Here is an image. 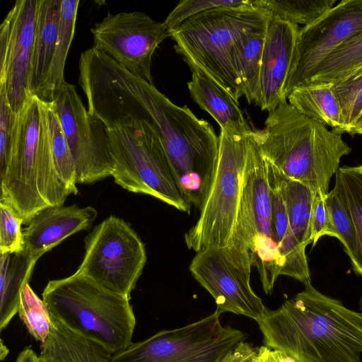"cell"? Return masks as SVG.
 Here are the masks:
<instances>
[{
	"label": "cell",
	"mask_w": 362,
	"mask_h": 362,
	"mask_svg": "<svg viewBox=\"0 0 362 362\" xmlns=\"http://www.w3.org/2000/svg\"><path fill=\"white\" fill-rule=\"evenodd\" d=\"M0 182V201L11 206L23 224L47 207L63 205L71 194L54 164L47 103L35 95L16 114L10 158Z\"/></svg>",
	"instance_id": "4"
},
{
	"label": "cell",
	"mask_w": 362,
	"mask_h": 362,
	"mask_svg": "<svg viewBox=\"0 0 362 362\" xmlns=\"http://www.w3.org/2000/svg\"><path fill=\"white\" fill-rule=\"evenodd\" d=\"M254 0H182L163 22L169 31L187 19L204 11L218 7L252 4Z\"/></svg>",
	"instance_id": "35"
},
{
	"label": "cell",
	"mask_w": 362,
	"mask_h": 362,
	"mask_svg": "<svg viewBox=\"0 0 362 362\" xmlns=\"http://www.w3.org/2000/svg\"><path fill=\"white\" fill-rule=\"evenodd\" d=\"M264 345L258 347L257 354L252 358L251 362H264Z\"/></svg>",
	"instance_id": "42"
},
{
	"label": "cell",
	"mask_w": 362,
	"mask_h": 362,
	"mask_svg": "<svg viewBox=\"0 0 362 362\" xmlns=\"http://www.w3.org/2000/svg\"><path fill=\"white\" fill-rule=\"evenodd\" d=\"M16 362H39L38 356L33 349L28 347L19 354Z\"/></svg>",
	"instance_id": "41"
},
{
	"label": "cell",
	"mask_w": 362,
	"mask_h": 362,
	"mask_svg": "<svg viewBox=\"0 0 362 362\" xmlns=\"http://www.w3.org/2000/svg\"><path fill=\"white\" fill-rule=\"evenodd\" d=\"M216 311L182 327L163 330L132 343L112 356V362H220L247 334L223 326Z\"/></svg>",
	"instance_id": "10"
},
{
	"label": "cell",
	"mask_w": 362,
	"mask_h": 362,
	"mask_svg": "<svg viewBox=\"0 0 362 362\" xmlns=\"http://www.w3.org/2000/svg\"><path fill=\"white\" fill-rule=\"evenodd\" d=\"M256 322L264 346L295 362H362V313L326 296L311 282Z\"/></svg>",
	"instance_id": "2"
},
{
	"label": "cell",
	"mask_w": 362,
	"mask_h": 362,
	"mask_svg": "<svg viewBox=\"0 0 362 362\" xmlns=\"http://www.w3.org/2000/svg\"><path fill=\"white\" fill-rule=\"evenodd\" d=\"M265 160L267 170L279 188L291 228L299 242L307 247L312 243L310 218L315 193L303 183L286 177L269 160Z\"/></svg>",
	"instance_id": "25"
},
{
	"label": "cell",
	"mask_w": 362,
	"mask_h": 362,
	"mask_svg": "<svg viewBox=\"0 0 362 362\" xmlns=\"http://www.w3.org/2000/svg\"><path fill=\"white\" fill-rule=\"evenodd\" d=\"M287 100L300 113L329 127L334 132L339 134L346 132L332 83H305L295 88Z\"/></svg>",
	"instance_id": "24"
},
{
	"label": "cell",
	"mask_w": 362,
	"mask_h": 362,
	"mask_svg": "<svg viewBox=\"0 0 362 362\" xmlns=\"http://www.w3.org/2000/svg\"><path fill=\"white\" fill-rule=\"evenodd\" d=\"M326 203L337 239L352 260L356 252V233L349 209L334 188L327 194Z\"/></svg>",
	"instance_id": "34"
},
{
	"label": "cell",
	"mask_w": 362,
	"mask_h": 362,
	"mask_svg": "<svg viewBox=\"0 0 362 362\" xmlns=\"http://www.w3.org/2000/svg\"><path fill=\"white\" fill-rule=\"evenodd\" d=\"M88 110L107 129L144 121L158 135L187 201L200 209L214 174L219 136L187 105L174 104L154 85L105 57L86 88Z\"/></svg>",
	"instance_id": "1"
},
{
	"label": "cell",
	"mask_w": 362,
	"mask_h": 362,
	"mask_svg": "<svg viewBox=\"0 0 362 362\" xmlns=\"http://www.w3.org/2000/svg\"><path fill=\"white\" fill-rule=\"evenodd\" d=\"M16 114L10 105L5 83L0 82V177L7 168L12 148Z\"/></svg>",
	"instance_id": "37"
},
{
	"label": "cell",
	"mask_w": 362,
	"mask_h": 362,
	"mask_svg": "<svg viewBox=\"0 0 362 362\" xmlns=\"http://www.w3.org/2000/svg\"><path fill=\"white\" fill-rule=\"evenodd\" d=\"M52 103L74 160L77 183L112 176L115 163L107 127L85 107L75 87L65 82Z\"/></svg>",
	"instance_id": "13"
},
{
	"label": "cell",
	"mask_w": 362,
	"mask_h": 362,
	"mask_svg": "<svg viewBox=\"0 0 362 362\" xmlns=\"http://www.w3.org/2000/svg\"><path fill=\"white\" fill-rule=\"evenodd\" d=\"M362 70V32L328 54L308 82L335 83Z\"/></svg>",
	"instance_id": "29"
},
{
	"label": "cell",
	"mask_w": 362,
	"mask_h": 362,
	"mask_svg": "<svg viewBox=\"0 0 362 362\" xmlns=\"http://www.w3.org/2000/svg\"><path fill=\"white\" fill-rule=\"evenodd\" d=\"M47 103V102H46ZM50 143L55 169L69 191L76 194L77 175L74 160L52 103H47Z\"/></svg>",
	"instance_id": "31"
},
{
	"label": "cell",
	"mask_w": 362,
	"mask_h": 362,
	"mask_svg": "<svg viewBox=\"0 0 362 362\" xmlns=\"http://www.w3.org/2000/svg\"><path fill=\"white\" fill-rule=\"evenodd\" d=\"M251 255L233 245L196 252L189 265L193 277L214 298L217 309L257 321L266 307L250 285Z\"/></svg>",
	"instance_id": "12"
},
{
	"label": "cell",
	"mask_w": 362,
	"mask_h": 362,
	"mask_svg": "<svg viewBox=\"0 0 362 362\" xmlns=\"http://www.w3.org/2000/svg\"><path fill=\"white\" fill-rule=\"evenodd\" d=\"M264 362H295V361L283 351L271 349L264 346Z\"/></svg>",
	"instance_id": "40"
},
{
	"label": "cell",
	"mask_w": 362,
	"mask_h": 362,
	"mask_svg": "<svg viewBox=\"0 0 362 362\" xmlns=\"http://www.w3.org/2000/svg\"><path fill=\"white\" fill-rule=\"evenodd\" d=\"M267 171L272 196V233L282 264L281 275L293 278L303 284L311 282L306 247L294 235L278 185L267 168Z\"/></svg>",
	"instance_id": "20"
},
{
	"label": "cell",
	"mask_w": 362,
	"mask_h": 362,
	"mask_svg": "<svg viewBox=\"0 0 362 362\" xmlns=\"http://www.w3.org/2000/svg\"><path fill=\"white\" fill-rule=\"evenodd\" d=\"M18 314L30 335L41 344L49 337L52 326V315L43 301L26 284L21 293Z\"/></svg>",
	"instance_id": "32"
},
{
	"label": "cell",
	"mask_w": 362,
	"mask_h": 362,
	"mask_svg": "<svg viewBox=\"0 0 362 362\" xmlns=\"http://www.w3.org/2000/svg\"><path fill=\"white\" fill-rule=\"evenodd\" d=\"M332 83L346 132L349 133L362 115V70Z\"/></svg>",
	"instance_id": "33"
},
{
	"label": "cell",
	"mask_w": 362,
	"mask_h": 362,
	"mask_svg": "<svg viewBox=\"0 0 362 362\" xmlns=\"http://www.w3.org/2000/svg\"><path fill=\"white\" fill-rule=\"evenodd\" d=\"M25 250L0 254V329L18 312L21 293L38 260Z\"/></svg>",
	"instance_id": "23"
},
{
	"label": "cell",
	"mask_w": 362,
	"mask_h": 362,
	"mask_svg": "<svg viewBox=\"0 0 362 362\" xmlns=\"http://www.w3.org/2000/svg\"><path fill=\"white\" fill-rule=\"evenodd\" d=\"M78 4V0H62L61 1L57 42L43 87L38 96L45 102H52L59 89L66 82L64 67L74 35Z\"/></svg>",
	"instance_id": "26"
},
{
	"label": "cell",
	"mask_w": 362,
	"mask_h": 362,
	"mask_svg": "<svg viewBox=\"0 0 362 362\" xmlns=\"http://www.w3.org/2000/svg\"><path fill=\"white\" fill-rule=\"evenodd\" d=\"M52 320L50 334L41 344L39 362H112V355L101 345L70 329L52 315Z\"/></svg>",
	"instance_id": "21"
},
{
	"label": "cell",
	"mask_w": 362,
	"mask_h": 362,
	"mask_svg": "<svg viewBox=\"0 0 362 362\" xmlns=\"http://www.w3.org/2000/svg\"><path fill=\"white\" fill-rule=\"evenodd\" d=\"M258 348L243 341L229 351L220 362H251Z\"/></svg>",
	"instance_id": "39"
},
{
	"label": "cell",
	"mask_w": 362,
	"mask_h": 362,
	"mask_svg": "<svg viewBox=\"0 0 362 362\" xmlns=\"http://www.w3.org/2000/svg\"><path fill=\"white\" fill-rule=\"evenodd\" d=\"M230 243L240 245L250 252L264 291L271 294L281 274L282 264L272 233V196L266 161L252 136L236 224Z\"/></svg>",
	"instance_id": "9"
},
{
	"label": "cell",
	"mask_w": 362,
	"mask_h": 362,
	"mask_svg": "<svg viewBox=\"0 0 362 362\" xmlns=\"http://www.w3.org/2000/svg\"><path fill=\"white\" fill-rule=\"evenodd\" d=\"M351 216L356 233V252L351 260L354 272L362 276V164L339 167L334 187Z\"/></svg>",
	"instance_id": "28"
},
{
	"label": "cell",
	"mask_w": 362,
	"mask_h": 362,
	"mask_svg": "<svg viewBox=\"0 0 362 362\" xmlns=\"http://www.w3.org/2000/svg\"><path fill=\"white\" fill-rule=\"evenodd\" d=\"M327 197L315 194L314 197L310 218V235L313 246H315L322 236L337 238L330 213L326 203Z\"/></svg>",
	"instance_id": "38"
},
{
	"label": "cell",
	"mask_w": 362,
	"mask_h": 362,
	"mask_svg": "<svg viewBox=\"0 0 362 362\" xmlns=\"http://www.w3.org/2000/svg\"><path fill=\"white\" fill-rule=\"evenodd\" d=\"M42 300L52 316L112 355L132 343L136 317L129 298L103 288L83 275L75 272L49 281Z\"/></svg>",
	"instance_id": "6"
},
{
	"label": "cell",
	"mask_w": 362,
	"mask_h": 362,
	"mask_svg": "<svg viewBox=\"0 0 362 362\" xmlns=\"http://www.w3.org/2000/svg\"><path fill=\"white\" fill-rule=\"evenodd\" d=\"M336 0H255L257 6L281 20L304 26L319 19L335 4Z\"/></svg>",
	"instance_id": "30"
},
{
	"label": "cell",
	"mask_w": 362,
	"mask_h": 362,
	"mask_svg": "<svg viewBox=\"0 0 362 362\" xmlns=\"http://www.w3.org/2000/svg\"><path fill=\"white\" fill-rule=\"evenodd\" d=\"M362 32V0H342L312 24L299 29L284 97L307 82L334 49Z\"/></svg>",
	"instance_id": "15"
},
{
	"label": "cell",
	"mask_w": 362,
	"mask_h": 362,
	"mask_svg": "<svg viewBox=\"0 0 362 362\" xmlns=\"http://www.w3.org/2000/svg\"><path fill=\"white\" fill-rule=\"evenodd\" d=\"M254 1L204 11L169 30L191 71L206 75L237 100L243 93L233 67V47L242 37L265 31L271 16Z\"/></svg>",
	"instance_id": "5"
},
{
	"label": "cell",
	"mask_w": 362,
	"mask_h": 362,
	"mask_svg": "<svg viewBox=\"0 0 362 362\" xmlns=\"http://www.w3.org/2000/svg\"><path fill=\"white\" fill-rule=\"evenodd\" d=\"M265 31L246 35L240 38L233 50V67L243 95L249 103L258 105L260 76Z\"/></svg>",
	"instance_id": "27"
},
{
	"label": "cell",
	"mask_w": 362,
	"mask_h": 362,
	"mask_svg": "<svg viewBox=\"0 0 362 362\" xmlns=\"http://www.w3.org/2000/svg\"><path fill=\"white\" fill-rule=\"evenodd\" d=\"M115 167V182L127 191L152 196L189 213L191 205L182 193L156 132L146 122L128 121L107 129Z\"/></svg>",
	"instance_id": "7"
},
{
	"label": "cell",
	"mask_w": 362,
	"mask_h": 362,
	"mask_svg": "<svg viewBox=\"0 0 362 362\" xmlns=\"http://www.w3.org/2000/svg\"><path fill=\"white\" fill-rule=\"evenodd\" d=\"M85 250L76 273L130 299L147 259L144 244L130 226L110 216L86 236Z\"/></svg>",
	"instance_id": "11"
},
{
	"label": "cell",
	"mask_w": 362,
	"mask_h": 362,
	"mask_svg": "<svg viewBox=\"0 0 362 362\" xmlns=\"http://www.w3.org/2000/svg\"><path fill=\"white\" fill-rule=\"evenodd\" d=\"M349 134H362V115L354 125V127L351 129Z\"/></svg>",
	"instance_id": "43"
},
{
	"label": "cell",
	"mask_w": 362,
	"mask_h": 362,
	"mask_svg": "<svg viewBox=\"0 0 362 362\" xmlns=\"http://www.w3.org/2000/svg\"><path fill=\"white\" fill-rule=\"evenodd\" d=\"M39 0H18L0 26V82L18 114L32 95L30 64Z\"/></svg>",
	"instance_id": "16"
},
{
	"label": "cell",
	"mask_w": 362,
	"mask_h": 362,
	"mask_svg": "<svg viewBox=\"0 0 362 362\" xmlns=\"http://www.w3.org/2000/svg\"><path fill=\"white\" fill-rule=\"evenodd\" d=\"M359 308L362 313V297L361 298L360 301H359Z\"/></svg>",
	"instance_id": "44"
},
{
	"label": "cell",
	"mask_w": 362,
	"mask_h": 362,
	"mask_svg": "<svg viewBox=\"0 0 362 362\" xmlns=\"http://www.w3.org/2000/svg\"><path fill=\"white\" fill-rule=\"evenodd\" d=\"M299 28L271 16L262 49L260 95L257 106L268 112L286 102L284 87Z\"/></svg>",
	"instance_id": "17"
},
{
	"label": "cell",
	"mask_w": 362,
	"mask_h": 362,
	"mask_svg": "<svg viewBox=\"0 0 362 362\" xmlns=\"http://www.w3.org/2000/svg\"><path fill=\"white\" fill-rule=\"evenodd\" d=\"M93 206H49L40 211L23 231L24 250L40 258L74 233L87 230L97 216Z\"/></svg>",
	"instance_id": "18"
},
{
	"label": "cell",
	"mask_w": 362,
	"mask_h": 362,
	"mask_svg": "<svg viewBox=\"0 0 362 362\" xmlns=\"http://www.w3.org/2000/svg\"><path fill=\"white\" fill-rule=\"evenodd\" d=\"M23 220L9 205L0 201V254L24 250Z\"/></svg>",
	"instance_id": "36"
},
{
	"label": "cell",
	"mask_w": 362,
	"mask_h": 362,
	"mask_svg": "<svg viewBox=\"0 0 362 362\" xmlns=\"http://www.w3.org/2000/svg\"><path fill=\"white\" fill-rule=\"evenodd\" d=\"M93 47L120 66L153 85L151 61L170 32L163 23L141 11L108 13L90 29Z\"/></svg>",
	"instance_id": "14"
},
{
	"label": "cell",
	"mask_w": 362,
	"mask_h": 362,
	"mask_svg": "<svg viewBox=\"0 0 362 362\" xmlns=\"http://www.w3.org/2000/svg\"><path fill=\"white\" fill-rule=\"evenodd\" d=\"M252 136L261 155L286 177L327 197L332 177L351 148L341 134L309 118L287 101L269 112Z\"/></svg>",
	"instance_id": "3"
},
{
	"label": "cell",
	"mask_w": 362,
	"mask_h": 362,
	"mask_svg": "<svg viewBox=\"0 0 362 362\" xmlns=\"http://www.w3.org/2000/svg\"><path fill=\"white\" fill-rule=\"evenodd\" d=\"M62 0H39L29 90L39 96L58 38Z\"/></svg>",
	"instance_id": "22"
},
{
	"label": "cell",
	"mask_w": 362,
	"mask_h": 362,
	"mask_svg": "<svg viewBox=\"0 0 362 362\" xmlns=\"http://www.w3.org/2000/svg\"><path fill=\"white\" fill-rule=\"evenodd\" d=\"M218 155L208 193L196 223L185 235L196 252L228 245L235 230L250 136L221 129Z\"/></svg>",
	"instance_id": "8"
},
{
	"label": "cell",
	"mask_w": 362,
	"mask_h": 362,
	"mask_svg": "<svg viewBox=\"0 0 362 362\" xmlns=\"http://www.w3.org/2000/svg\"><path fill=\"white\" fill-rule=\"evenodd\" d=\"M192 98L207 112L227 133L252 136L254 129L249 124L238 100L206 75L192 71V78L187 83Z\"/></svg>",
	"instance_id": "19"
}]
</instances>
